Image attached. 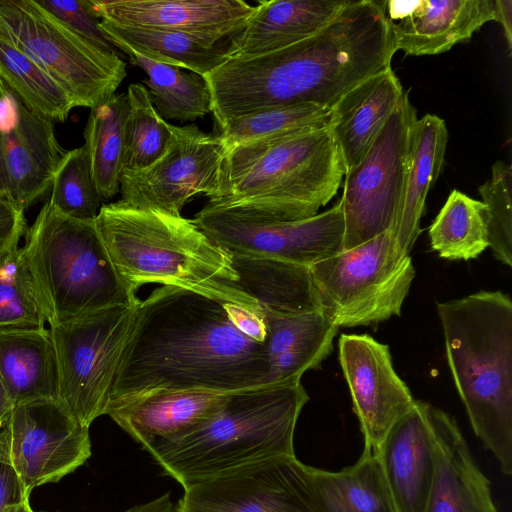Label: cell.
Instances as JSON below:
<instances>
[{
    "label": "cell",
    "instance_id": "4316f807",
    "mask_svg": "<svg viewBox=\"0 0 512 512\" xmlns=\"http://www.w3.org/2000/svg\"><path fill=\"white\" fill-rule=\"evenodd\" d=\"M448 142L445 121L433 114L417 119L413 148L391 233L397 247L410 252L420 232L428 192L441 172Z\"/></svg>",
    "mask_w": 512,
    "mask_h": 512
},
{
    "label": "cell",
    "instance_id": "3957f363",
    "mask_svg": "<svg viewBox=\"0 0 512 512\" xmlns=\"http://www.w3.org/2000/svg\"><path fill=\"white\" fill-rule=\"evenodd\" d=\"M95 223L110 260L128 292L148 283L191 290L261 315L241 288L231 256L192 221L130 207L103 204ZM262 317V316H261Z\"/></svg>",
    "mask_w": 512,
    "mask_h": 512
},
{
    "label": "cell",
    "instance_id": "5b68a950",
    "mask_svg": "<svg viewBox=\"0 0 512 512\" xmlns=\"http://www.w3.org/2000/svg\"><path fill=\"white\" fill-rule=\"evenodd\" d=\"M446 357L475 435L512 474V301L478 291L437 303Z\"/></svg>",
    "mask_w": 512,
    "mask_h": 512
},
{
    "label": "cell",
    "instance_id": "2e32d148",
    "mask_svg": "<svg viewBox=\"0 0 512 512\" xmlns=\"http://www.w3.org/2000/svg\"><path fill=\"white\" fill-rule=\"evenodd\" d=\"M65 152L54 123L0 78V195L25 211L51 186Z\"/></svg>",
    "mask_w": 512,
    "mask_h": 512
},
{
    "label": "cell",
    "instance_id": "74e56055",
    "mask_svg": "<svg viewBox=\"0 0 512 512\" xmlns=\"http://www.w3.org/2000/svg\"><path fill=\"white\" fill-rule=\"evenodd\" d=\"M50 204L64 215L95 220L103 198L94 182L84 146L66 151L52 181Z\"/></svg>",
    "mask_w": 512,
    "mask_h": 512
},
{
    "label": "cell",
    "instance_id": "ba28073f",
    "mask_svg": "<svg viewBox=\"0 0 512 512\" xmlns=\"http://www.w3.org/2000/svg\"><path fill=\"white\" fill-rule=\"evenodd\" d=\"M0 40L42 68L75 107L91 109L105 102L126 77L117 52L94 46L37 0H0Z\"/></svg>",
    "mask_w": 512,
    "mask_h": 512
},
{
    "label": "cell",
    "instance_id": "ffe728a7",
    "mask_svg": "<svg viewBox=\"0 0 512 512\" xmlns=\"http://www.w3.org/2000/svg\"><path fill=\"white\" fill-rule=\"evenodd\" d=\"M430 405L416 400L376 452L397 512H425L427 506L436 465Z\"/></svg>",
    "mask_w": 512,
    "mask_h": 512
},
{
    "label": "cell",
    "instance_id": "60d3db41",
    "mask_svg": "<svg viewBox=\"0 0 512 512\" xmlns=\"http://www.w3.org/2000/svg\"><path fill=\"white\" fill-rule=\"evenodd\" d=\"M26 231L24 211L0 195V263L18 248Z\"/></svg>",
    "mask_w": 512,
    "mask_h": 512
},
{
    "label": "cell",
    "instance_id": "d6986e66",
    "mask_svg": "<svg viewBox=\"0 0 512 512\" xmlns=\"http://www.w3.org/2000/svg\"><path fill=\"white\" fill-rule=\"evenodd\" d=\"M396 51L437 55L494 21L495 0L384 1Z\"/></svg>",
    "mask_w": 512,
    "mask_h": 512
},
{
    "label": "cell",
    "instance_id": "d4e9b609",
    "mask_svg": "<svg viewBox=\"0 0 512 512\" xmlns=\"http://www.w3.org/2000/svg\"><path fill=\"white\" fill-rule=\"evenodd\" d=\"M266 327L269 373L265 386L299 383L329 356L339 327L322 311L261 314Z\"/></svg>",
    "mask_w": 512,
    "mask_h": 512
},
{
    "label": "cell",
    "instance_id": "f35d334b",
    "mask_svg": "<svg viewBox=\"0 0 512 512\" xmlns=\"http://www.w3.org/2000/svg\"><path fill=\"white\" fill-rule=\"evenodd\" d=\"M485 206L489 247L501 263L512 266V167L496 161L491 177L479 187Z\"/></svg>",
    "mask_w": 512,
    "mask_h": 512
},
{
    "label": "cell",
    "instance_id": "30bf717a",
    "mask_svg": "<svg viewBox=\"0 0 512 512\" xmlns=\"http://www.w3.org/2000/svg\"><path fill=\"white\" fill-rule=\"evenodd\" d=\"M136 305L107 307L50 325L58 363L57 401L84 426L105 415Z\"/></svg>",
    "mask_w": 512,
    "mask_h": 512
},
{
    "label": "cell",
    "instance_id": "7c38bea8",
    "mask_svg": "<svg viewBox=\"0 0 512 512\" xmlns=\"http://www.w3.org/2000/svg\"><path fill=\"white\" fill-rule=\"evenodd\" d=\"M229 254L272 258L310 267L343 251L344 218L337 203L297 221H273L236 208L206 204L192 219Z\"/></svg>",
    "mask_w": 512,
    "mask_h": 512
},
{
    "label": "cell",
    "instance_id": "5bb4252c",
    "mask_svg": "<svg viewBox=\"0 0 512 512\" xmlns=\"http://www.w3.org/2000/svg\"><path fill=\"white\" fill-rule=\"evenodd\" d=\"M177 512H320L312 467L295 455L260 461L184 488Z\"/></svg>",
    "mask_w": 512,
    "mask_h": 512
},
{
    "label": "cell",
    "instance_id": "e0dca14e",
    "mask_svg": "<svg viewBox=\"0 0 512 512\" xmlns=\"http://www.w3.org/2000/svg\"><path fill=\"white\" fill-rule=\"evenodd\" d=\"M338 347L364 438L363 451L376 453L392 426L416 400L395 372L388 345L367 334H343Z\"/></svg>",
    "mask_w": 512,
    "mask_h": 512
},
{
    "label": "cell",
    "instance_id": "6da1fadb",
    "mask_svg": "<svg viewBox=\"0 0 512 512\" xmlns=\"http://www.w3.org/2000/svg\"><path fill=\"white\" fill-rule=\"evenodd\" d=\"M268 373L265 343L241 333L225 303L162 285L135 307L107 406L162 392L233 394L265 386Z\"/></svg>",
    "mask_w": 512,
    "mask_h": 512
},
{
    "label": "cell",
    "instance_id": "7bdbcfd3",
    "mask_svg": "<svg viewBox=\"0 0 512 512\" xmlns=\"http://www.w3.org/2000/svg\"><path fill=\"white\" fill-rule=\"evenodd\" d=\"M225 306L230 320L241 333L256 342L265 343L266 327L259 313L232 303H225Z\"/></svg>",
    "mask_w": 512,
    "mask_h": 512
},
{
    "label": "cell",
    "instance_id": "484cf974",
    "mask_svg": "<svg viewBox=\"0 0 512 512\" xmlns=\"http://www.w3.org/2000/svg\"><path fill=\"white\" fill-rule=\"evenodd\" d=\"M0 381L15 405L57 400L58 363L50 329L0 330Z\"/></svg>",
    "mask_w": 512,
    "mask_h": 512
},
{
    "label": "cell",
    "instance_id": "f6af8a7d",
    "mask_svg": "<svg viewBox=\"0 0 512 512\" xmlns=\"http://www.w3.org/2000/svg\"><path fill=\"white\" fill-rule=\"evenodd\" d=\"M169 493H166L150 502L136 505L124 512H177Z\"/></svg>",
    "mask_w": 512,
    "mask_h": 512
},
{
    "label": "cell",
    "instance_id": "b9f144b4",
    "mask_svg": "<svg viewBox=\"0 0 512 512\" xmlns=\"http://www.w3.org/2000/svg\"><path fill=\"white\" fill-rule=\"evenodd\" d=\"M30 494L24 488L13 468L3 438L0 434V512L11 505L29 499Z\"/></svg>",
    "mask_w": 512,
    "mask_h": 512
},
{
    "label": "cell",
    "instance_id": "cb8c5ba5",
    "mask_svg": "<svg viewBox=\"0 0 512 512\" xmlns=\"http://www.w3.org/2000/svg\"><path fill=\"white\" fill-rule=\"evenodd\" d=\"M230 394L162 392L108 405V415L145 450L169 441L213 416Z\"/></svg>",
    "mask_w": 512,
    "mask_h": 512
},
{
    "label": "cell",
    "instance_id": "7402d4cb",
    "mask_svg": "<svg viewBox=\"0 0 512 512\" xmlns=\"http://www.w3.org/2000/svg\"><path fill=\"white\" fill-rule=\"evenodd\" d=\"M351 0H261L229 37V59H251L301 42L329 25Z\"/></svg>",
    "mask_w": 512,
    "mask_h": 512
},
{
    "label": "cell",
    "instance_id": "277c9868",
    "mask_svg": "<svg viewBox=\"0 0 512 512\" xmlns=\"http://www.w3.org/2000/svg\"><path fill=\"white\" fill-rule=\"evenodd\" d=\"M345 172L327 127L261 138L226 148L208 204L273 221L307 219L337 194Z\"/></svg>",
    "mask_w": 512,
    "mask_h": 512
},
{
    "label": "cell",
    "instance_id": "7a4b0ae2",
    "mask_svg": "<svg viewBox=\"0 0 512 512\" xmlns=\"http://www.w3.org/2000/svg\"><path fill=\"white\" fill-rule=\"evenodd\" d=\"M396 53L384 1L351 0L315 35L263 56L229 59L204 76L217 126L293 104L331 108L349 89L391 66Z\"/></svg>",
    "mask_w": 512,
    "mask_h": 512
},
{
    "label": "cell",
    "instance_id": "8fae6325",
    "mask_svg": "<svg viewBox=\"0 0 512 512\" xmlns=\"http://www.w3.org/2000/svg\"><path fill=\"white\" fill-rule=\"evenodd\" d=\"M417 112L405 92L376 139L346 170L338 204L344 218L343 250L391 230L410 163Z\"/></svg>",
    "mask_w": 512,
    "mask_h": 512
},
{
    "label": "cell",
    "instance_id": "83f0119b",
    "mask_svg": "<svg viewBox=\"0 0 512 512\" xmlns=\"http://www.w3.org/2000/svg\"><path fill=\"white\" fill-rule=\"evenodd\" d=\"M230 256L241 288L256 301L261 314L321 311L309 267L266 257Z\"/></svg>",
    "mask_w": 512,
    "mask_h": 512
},
{
    "label": "cell",
    "instance_id": "d590c367",
    "mask_svg": "<svg viewBox=\"0 0 512 512\" xmlns=\"http://www.w3.org/2000/svg\"><path fill=\"white\" fill-rule=\"evenodd\" d=\"M126 94L129 114L125 125L122 172H136L162 156L171 131L170 124L155 109L147 88L132 83Z\"/></svg>",
    "mask_w": 512,
    "mask_h": 512
},
{
    "label": "cell",
    "instance_id": "9c48e42d",
    "mask_svg": "<svg viewBox=\"0 0 512 512\" xmlns=\"http://www.w3.org/2000/svg\"><path fill=\"white\" fill-rule=\"evenodd\" d=\"M321 311L337 327L400 316L415 269L390 230L310 266Z\"/></svg>",
    "mask_w": 512,
    "mask_h": 512
},
{
    "label": "cell",
    "instance_id": "8d00e7d4",
    "mask_svg": "<svg viewBox=\"0 0 512 512\" xmlns=\"http://www.w3.org/2000/svg\"><path fill=\"white\" fill-rule=\"evenodd\" d=\"M45 322L23 249L18 247L0 263V330L39 329Z\"/></svg>",
    "mask_w": 512,
    "mask_h": 512
},
{
    "label": "cell",
    "instance_id": "9a60e30c",
    "mask_svg": "<svg viewBox=\"0 0 512 512\" xmlns=\"http://www.w3.org/2000/svg\"><path fill=\"white\" fill-rule=\"evenodd\" d=\"M0 434L29 494L38 486L58 482L91 456L89 427L57 400L16 404Z\"/></svg>",
    "mask_w": 512,
    "mask_h": 512
},
{
    "label": "cell",
    "instance_id": "603a6c76",
    "mask_svg": "<svg viewBox=\"0 0 512 512\" xmlns=\"http://www.w3.org/2000/svg\"><path fill=\"white\" fill-rule=\"evenodd\" d=\"M404 93L390 66L356 84L330 108L327 129L346 170L363 158Z\"/></svg>",
    "mask_w": 512,
    "mask_h": 512
},
{
    "label": "cell",
    "instance_id": "8992f818",
    "mask_svg": "<svg viewBox=\"0 0 512 512\" xmlns=\"http://www.w3.org/2000/svg\"><path fill=\"white\" fill-rule=\"evenodd\" d=\"M301 382L230 394L210 418L147 451L184 488L267 459L293 456Z\"/></svg>",
    "mask_w": 512,
    "mask_h": 512
},
{
    "label": "cell",
    "instance_id": "4fadbf2b",
    "mask_svg": "<svg viewBox=\"0 0 512 512\" xmlns=\"http://www.w3.org/2000/svg\"><path fill=\"white\" fill-rule=\"evenodd\" d=\"M170 131L159 159L143 170L121 173V201L126 205L181 216L194 196L210 199L216 195L225 144L194 124H170Z\"/></svg>",
    "mask_w": 512,
    "mask_h": 512
},
{
    "label": "cell",
    "instance_id": "f1b7e54d",
    "mask_svg": "<svg viewBox=\"0 0 512 512\" xmlns=\"http://www.w3.org/2000/svg\"><path fill=\"white\" fill-rule=\"evenodd\" d=\"M99 27L112 45L130 50L154 62L177 66L206 76L229 60L228 45L211 44L193 36L116 25L99 20Z\"/></svg>",
    "mask_w": 512,
    "mask_h": 512
},
{
    "label": "cell",
    "instance_id": "836d02e7",
    "mask_svg": "<svg viewBox=\"0 0 512 512\" xmlns=\"http://www.w3.org/2000/svg\"><path fill=\"white\" fill-rule=\"evenodd\" d=\"M0 78L34 112L54 122L75 107L68 93L27 55L0 40Z\"/></svg>",
    "mask_w": 512,
    "mask_h": 512
},
{
    "label": "cell",
    "instance_id": "7dc6e473",
    "mask_svg": "<svg viewBox=\"0 0 512 512\" xmlns=\"http://www.w3.org/2000/svg\"><path fill=\"white\" fill-rule=\"evenodd\" d=\"M4 512H34L30 506L29 499L5 508Z\"/></svg>",
    "mask_w": 512,
    "mask_h": 512
},
{
    "label": "cell",
    "instance_id": "44dd1931",
    "mask_svg": "<svg viewBox=\"0 0 512 512\" xmlns=\"http://www.w3.org/2000/svg\"><path fill=\"white\" fill-rule=\"evenodd\" d=\"M436 465L425 512H498L490 481L475 462L456 421L430 405Z\"/></svg>",
    "mask_w": 512,
    "mask_h": 512
},
{
    "label": "cell",
    "instance_id": "d6a6232c",
    "mask_svg": "<svg viewBox=\"0 0 512 512\" xmlns=\"http://www.w3.org/2000/svg\"><path fill=\"white\" fill-rule=\"evenodd\" d=\"M430 244L449 260L476 259L489 247L485 206L454 189L429 227Z\"/></svg>",
    "mask_w": 512,
    "mask_h": 512
},
{
    "label": "cell",
    "instance_id": "ee69618b",
    "mask_svg": "<svg viewBox=\"0 0 512 512\" xmlns=\"http://www.w3.org/2000/svg\"><path fill=\"white\" fill-rule=\"evenodd\" d=\"M494 21L501 24L508 50L512 47V1L495 0Z\"/></svg>",
    "mask_w": 512,
    "mask_h": 512
},
{
    "label": "cell",
    "instance_id": "bcb514c9",
    "mask_svg": "<svg viewBox=\"0 0 512 512\" xmlns=\"http://www.w3.org/2000/svg\"><path fill=\"white\" fill-rule=\"evenodd\" d=\"M15 404L0 381V430L8 422Z\"/></svg>",
    "mask_w": 512,
    "mask_h": 512
},
{
    "label": "cell",
    "instance_id": "ac0fdd59",
    "mask_svg": "<svg viewBox=\"0 0 512 512\" xmlns=\"http://www.w3.org/2000/svg\"><path fill=\"white\" fill-rule=\"evenodd\" d=\"M99 20L179 32L217 44L243 29L255 6L243 0H90Z\"/></svg>",
    "mask_w": 512,
    "mask_h": 512
},
{
    "label": "cell",
    "instance_id": "1f68e13d",
    "mask_svg": "<svg viewBox=\"0 0 512 512\" xmlns=\"http://www.w3.org/2000/svg\"><path fill=\"white\" fill-rule=\"evenodd\" d=\"M131 64L141 68L152 103L163 119L194 121L211 113V93L205 78L182 68L122 50Z\"/></svg>",
    "mask_w": 512,
    "mask_h": 512
},
{
    "label": "cell",
    "instance_id": "f546056e",
    "mask_svg": "<svg viewBox=\"0 0 512 512\" xmlns=\"http://www.w3.org/2000/svg\"><path fill=\"white\" fill-rule=\"evenodd\" d=\"M320 512H397L376 453L340 471L312 467Z\"/></svg>",
    "mask_w": 512,
    "mask_h": 512
},
{
    "label": "cell",
    "instance_id": "4dcf8cb0",
    "mask_svg": "<svg viewBox=\"0 0 512 512\" xmlns=\"http://www.w3.org/2000/svg\"><path fill=\"white\" fill-rule=\"evenodd\" d=\"M129 114L126 93H115L91 108L84 128L91 173L103 199L120 192L125 125Z\"/></svg>",
    "mask_w": 512,
    "mask_h": 512
},
{
    "label": "cell",
    "instance_id": "e575fe53",
    "mask_svg": "<svg viewBox=\"0 0 512 512\" xmlns=\"http://www.w3.org/2000/svg\"><path fill=\"white\" fill-rule=\"evenodd\" d=\"M330 108L314 104L281 105L244 114L218 126L226 148L245 142L327 127Z\"/></svg>",
    "mask_w": 512,
    "mask_h": 512
},
{
    "label": "cell",
    "instance_id": "52a82bcc",
    "mask_svg": "<svg viewBox=\"0 0 512 512\" xmlns=\"http://www.w3.org/2000/svg\"><path fill=\"white\" fill-rule=\"evenodd\" d=\"M22 249L50 325L139 302L117 274L95 220L68 217L48 201Z\"/></svg>",
    "mask_w": 512,
    "mask_h": 512
},
{
    "label": "cell",
    "instance_id": "ab89813d",
    "mask_svg": "<svg viewBox=\"0 0 512 512\" xmlns=\"http://www.w3.org/2000/svg\"><path fill=\"white\" fill-rule=\"evenodd\" d=\"M37 2L79 36L98 47L114 53L115 47L99 27L90 0H37Z\"/></svg>",
    "mask_w": 512,
    "mask_h": 512
}]
</instances>
